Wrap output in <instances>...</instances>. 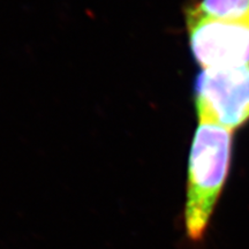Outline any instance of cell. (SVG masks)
Returning a JSON list of instances; mask_svg holds the SVG:
<instances>
[{"label": "cell", "mask_w": 249, "mask_h": 249, "mask_svg": "<svg viewBox=\"0 0 249 249\" xmlns=\"http://www.w3.org/2000/svg\"><path fill=\"white\" fill-rule=\"evenodd\" d=\"M232 132L200 123L193 139L188 163L185 226L193 241L203 238L229 176Z\"/></svg>", "instance_id": "1"}, {"label": "cell", "mask_w": 249, "mask_h": 249, "mask_svg": "<svg viewBox=\"0 0 249 249\" xmlns=\"http://www.w3.org/2000/svg\"><path fill=\"white\" fill-rule=\"evenodd\" d=\"M195 108L200 123L230 132L249 120V65L202 70L195 80Z\"/></svg>", "instance_id": "2"}, {"label": "cell", "mask_w": 249, "mask_h": 249, "mask_svg": "<svg viewBox=\"0 0 249 249\" xmlns=\"http://www.w3.org/2000/svg\"><path fill=\"white\" fill-rule=\"evenodd\" d=\"M185 17L193 55L203 70L249 65V24L214 20L192 4Z\"/></svg>", "instance_id": "3"}, {"label": "cell", "mask_w": 249, "mask_h": 249, "mask_svg": "<svg viewBox=\"0 0 249 249\" xmlns=\"http://www.w3.org/2000/svg\"><path fill=\"white\" fill-rule=\"evenodd\" d=\"M192 6L214 20L249 24V0H200Z\"/></svg>", "instance_id": "4"}]
</instances>
